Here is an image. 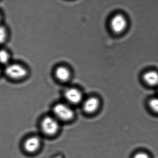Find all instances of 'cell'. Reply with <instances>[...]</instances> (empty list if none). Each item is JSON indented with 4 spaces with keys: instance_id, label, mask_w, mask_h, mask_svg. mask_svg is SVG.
Here are the masks:
<instances>
[{
    "instance_id": "1",
    "label": "cell",
    "mask_w": 158,
    "mask_h": 158,
    "mask_svg": "<svg viewBox=\"0 0 158 158\" xmlns=\"http://www.w3.org/2000/svg\"><path fill=\"white\" fill-rule=\"evenodd\" d=\"M28 68L24 65L18 62H11L6 66L5 74L8 78L13 80H20L28 75Z\"/></svg>"
},
{
    "instance_id": "2",
    "label": "cell",
    "mask_w": 158,
    "mask_h": 158,
    "mask_svg": "<svg viewBox=\"0 0 158 158\" xmlns=\"http://www.w3.org/2000/svg\"><path fill=\"white\" fill-rule=\"evenodd\" d=\"M54 117L60 121H69L73 119L75 113L73 109L69 104L58 103L54 106Z\"/></svg>"
},
{
    "instance_id": "3",
    "label": "cell",
    "mask_w": 158,
    "mask_h": 158,
    "mask_svg": "<svg viewBox=\"0 0 158 158\" xmlns=\"http://www.w3.org/2000/svg\"><path fill=\"white\" fill-rule=\"evenodd\" d=\"M59 121L54 116H46L41 122V128L44 134L52 135L56 134L59 130Z\"/></svg>"
},
{
    "instance_id": "4",
    "label": "cell",
    "mask_w": 158,
    "mask_h": 158,
    "mask_svg": "<svg viewBox=\"0 0 158 158\" xmlns=\"http://www.w3.org/2000/svg\"><path fill=\"white\" fill-rule=\"evenodd\" d=\"M127 26L128 21L126 17L122 14L115 15L113 17L111 21V29L116 34L122 33L126 30Z\"/></svg>"
},
{
    "instance_id": "5",
    "label": "cell",
    "mask_w": 158,
    "mask_h": 158,
    "mask_svg": "<svg viewBox=\"0 0 158 158\" xmlns=\"http://www.w3.org/2000/svg\"><path fill=\"white\" fill-rule=\"evenodd\" d=\"M53 75L57 80L62 83H66L70 80L72 73L70 68L64 64L57 66L54 69Z\"/></svg>"
},
{
    "instance_id": "6",
    "label": "cell",
    "mask_w": 158,
    "mask_h": 158,
    "mask_svg": "<svg viewBox=\"0 0 158 158\" xmlns=\"http://www.w3.org/2000/svg\"><path fill=\"white\" fill-rule=\"evenodd\" d=\"M64 96L67 102L71 104H78L83 100V94L81 91L75 88H68L64 91Z\"/></svg>"
},
{
    "instance_id": "7",
    "label": "cell",
    "mask_w": 158,
    "mask_h": 158,
    "mask_svg": "<svg viewBox=\"0 0 158 158\" xmlns=\"http://www.w3.org/2000/svg\"><path fill=\"white\" fill-rule=\"evenodd\" d=\"M100 102L98 98L96 97H90L83 102V108L85 113L92 114L98 109Z\"/></svg>"
},
{
    "instance_id": "8",
    "label": "cell",
    "mask_w": 158,
    "mask_h": 158,
    "mask_svg": "<svg viewBox=\"0 0 158 158\" xmlns=\"http://www.w3.org/2000/svg\"><path fill=\"white\" fill-rule=\"evenodd\" d=\"M41 142L40 139L37 136H32L26 139L24 144V148L26 151L33 153L39 149Z\"/></svg>"
},
{
    "instance_id": "9",
    "label": "cell",
    "mask_w": 158,
    "mask_h": 158,
    "mask_svg": "<svg viewBox=\"0 0 158 158\" xmlns=\"http://www.w3.org/2000/svg\"><path fill=\"white\" fill-rule=\"evenodd\" d=\"M143 79L145 83L149 86H155L158 85V73L150 71L144 74Z\"/></svg>"
},
{
    "instance_id": "10",
    "label": "cell",
    "mask_w": 158,
    "mask_h": 158,
    "mask_svg": "<svg viewBox=\"0 0 158 158\" xmlns=\"http://www.w3.org/2000/svg\"><path fill=\"white\" fill-rule=\"evenodd\" d=\"M11 62V55L10 52L6 49L0 50V63L7 65Z\"/></svg>"
},
{
    "instance_id": "11",
    "label": "cell",
    "mask_w": 158,
    "mask_h": 158,
    "mask_svg": "<svg viewBox=\"0 0 158 158\" xmlns=\"http://www.w3.org/2000/svg\"><path fill=\"white\" fill-rule=\"evenodd\" d=\"M8 37V32L4 26H0V44H3L7 41Z\"/></svg>"
},
{
    "instance_id": "12",
    "label": "cell",
    "mask_w": 158,
    "mask_h": 158,
    "mask_svg": "<svg viewBox=\"0 0 158 158\" xmlns=\"http://www.w3.org/2000/svg\"><path fill=\"white\" fill-rule=\"evenodd\" d=\"M149 106L153 111L158 113V98L151 99L149 102Z\"/></svg>"
},
{
    "instance_id": "13",
    "label": "cell",
    "mask_w": 158,
    "mask_h": 158,
    "mask_svg": "<svg viewBox=\"0 0 158 158\" xmlns=\"http://www.w3.org/2000/svg\"><path fill=\"white\" fill-rule=\"evenodd\" d=\"M133 158H151V157L146 153L139 152L136 153Z\"/></svg>"
},
{
    "instance_id": "14",
    "label": "cell",
    "mask_w": 158,
    "mask_h": 158,
    "mask_svg": "<svg viewBox=\"0 0 158 158\" xmlns=\"http://www.w3.org/2000/svg\"><path fill=\"white\" fill-rule=\"evenodd\" d=\"M1 14H0V21H1Z\"/></svg>"
},
{
    "instance_id": "15",
    "label": "cell",
    "mask_w": 158,
    "mask_h": 158,
    "mask_svg": "<svg viewBox=\"0 0 158 158\" xmlns=\"http://www.w3.org/2000/svg\"><path fill=\"white\" fill-rule=\"evenodd\" d=\"M1 69H0V73H1Z\"/></svg>"
}]
</instances>
